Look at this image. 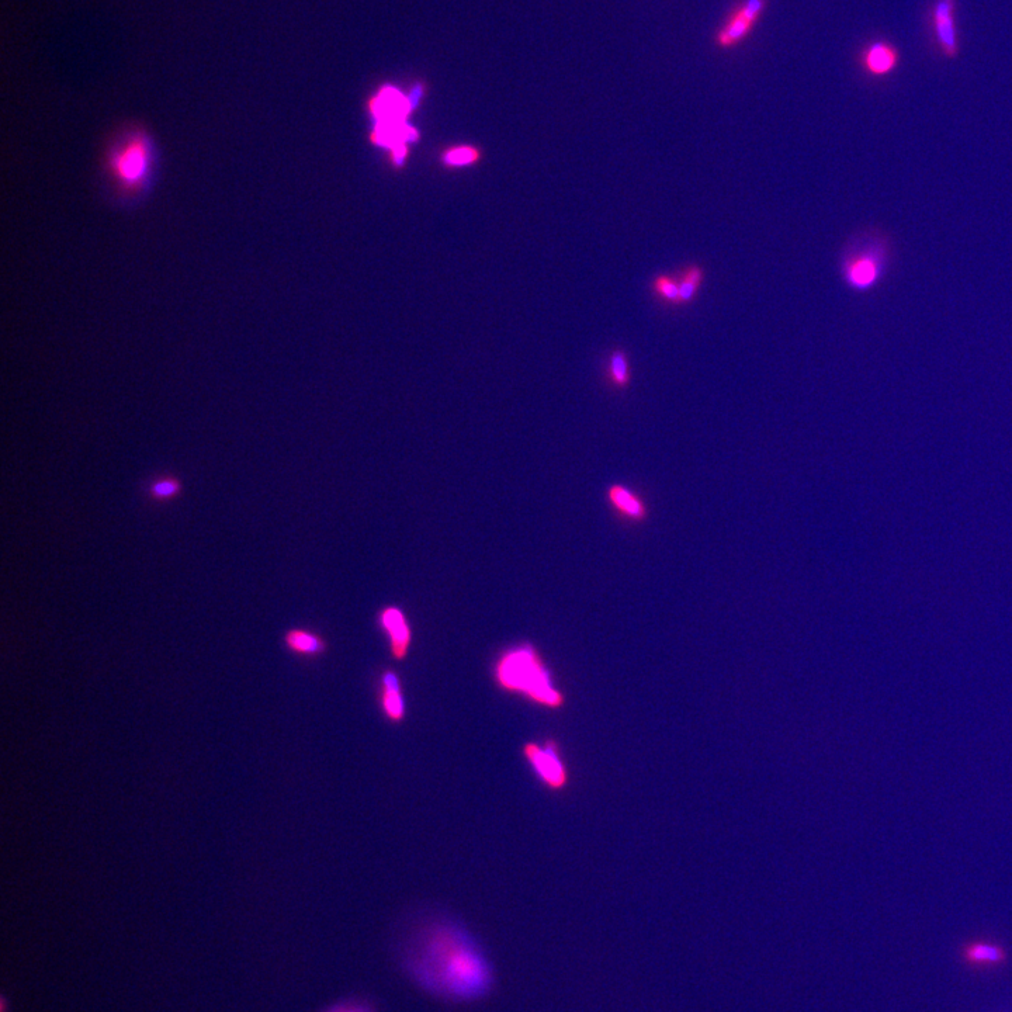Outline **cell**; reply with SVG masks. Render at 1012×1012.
Masks as SVG:
<instances>
[{"label": "cell", "instance_id": "cell-2", "mask_svg": "<svg viewBox=\"0 0 1012 1012\" xmlns=\"http://www.w3.org/2000/svg\"><path fill=\"white\" fill-rule=\"evenodd\" d=\"M157 169V147L147 128L130 124L113 135L103 158V173L114 196L137 200L144 196Z\"/></svg>", "mask_w": 1012, "mask_h": 1012}, {"label": "cell", "instance_id": "cell-6", "mask_svg": "<svg viewBox=\"0 0 1012 1012\" xmlns=\"http://www.w3.org/2000/svg\"><path fill=\"white\" fill-rule=\"evenodd\" d=\"M956 0H935L931 10L935 44L949 60L959 57V34L956 24Z\"/></svg>", "mask_w": 1012, "mask_h": 1012}, {"label": "cell", "instance_id": "cell-9", "mask_svg": "<svg viewBox=\"0 0 1012 1012\" xmlns=\"http://www.w3.org/2000/svg\"><path fill=\"white\" fill-rule=\"evenodd\" d=\"M379 699L381 712L391 723H401L407 716V702L400 675L395 670H386L380 677Z\"/></svg>", "mask_w": 1012, "mask_h": 1012}, {"label": "cell", "instance_id": "cell-17", "mask_svg": "<svg viewBox=\"0 0 1012 1012\" xmlns=\"http://www.w3.org/2000/svg\"><path fill=\"white\" fill-rule=\"evenodd\" d=\"M481 159V151L476 147H470V145H463V147H450L443 152L440 161L447 168H463V166H470L477 164Z\"/></svg>", "mask_w": 1012, "mask_h": 1012}, {"label": "cell", "instance_id": "cell-1", "mask_svg": "<svg viewBox=\"0 0 1012 1012\" xmlns=\"http://www.w3.org/2000/svg\"><path fill=\"white\" fill-rule=\"evenodd\" d=\"M397 959L419 989L450 1003H473L494 989L495 973L483 946L463 925L431 920L401 939Z\"/></svg>", "mask_w": 1012, "mask_h": 1012}, {"label": "cell", "instance_id": "cell-4", "mask_svg": "<svg viewBox=\"0 0 1012 1012\" xmlns=\"http://www.w3.org/2000/svg\"><path fill=\"white\" fill-rule=\"evenodd\" d=\"M522 754L543 785L553 790L566 788L567 768L556 741L546 740L542 744L528 741L522 747Z\"/></svg>", "mask_w": 1012, "mask_h": 1012}, {"label": "cell", "instance_id": "cell-8", "mask_svg": "<svg viewBox=\"0 0 1012 1012\" xmlns=\"http://www.w3.org/2000/svg\"><path fill=\"white\" fill-rule=\"evenodd\" d=\"M764 6L765 0H748L745 5L740 6L730 16L726 26L720 30L717 43L722 45V47H734V45L740 43L750 33L754 24L757 23L759 15L764 10Z\"/></svg>", "mask_w": 1012, "mask_h": 1012}, {"label": "cell", "instance_id": "cell-11", "mask_svg": "<svg viewBox=\"0 0 1012 1012\" xmlns=\"http://www.w3.org/2000/svg\"><path fill=\"white\" fill-rule=\"evenodd\" d=\"M899 61V51L892 44L883 43V41L869 45L862 55V64H864L866 72L872 76L892 74L899 65Z\"/></svg>", "mask_w": 1012, "mask_h": 1012}, {"label": "cell", "instance_id": "cell-14", "mask_svg": "<svg viewBox=\"0 0 1012 1012\" xmlns=\"http://www.w3.org/2000/svg\"><path fill=\"white\" fill-rule=\"evenodd\" d=\"M705 279V272L698 265L688 266L682 273L679 282V303L678 306L691 304L698 296L700 286Z\"/></svg>", "mask_w": 1012, "mask_h": 1012}, {"label": "cell", "instance_id": "cell-10", "mask_svg": "<svg viewBox=\"0 0 1012 1012\" xmlns=\"http://www.w3.org/2000/svg\"><path fill=\"white\" fill-rule=\"evenodd\" d=\"M376 124L379 123H405L408 113L411 112V102L400 90L386 88L381 90L379 96L374 97L370 103Z\"/></svg>", "mask_w": 1012, "mask_h": 1012}, {"label": "cell", "instance_id": "cell-13", "mask_svg": "<svg viewBox=\"0 0 1012 1012\" xmlns=\"http://www.w3.org/2000/svg\"><path fill=\"white\" fill-rule=\"evenodd\" d=\"M608 498L620 515L633 519V521H641L646 518L647 509L644 502L623 485H612L609 488Z\"/></svg>", "mask_w": 1012, "mask_h": 1012}, {"label": "cell", "instance_id": "cell-18", "mask_svg": "<svg viewBox=\"0 0 1012 1012\" xmlns=\"http://www.w3.org/2000/svg\"><path fill=\"white\" fill-rule=\"evenodd\" d=\"M651 289H653L655 296L660 298V300H663L664 303L678 306L679 282L677 279H674V277L668 275L655 277L653 283H651Z\"/></svg>", "mask_w": 1012, "mask_h": 1012}, {"label": "cell", "instance_id": "cell-20", "mask_svg": "<svg viewBox=\"0 0 1012 1012\" xmlns=\"http://www.w3.org/2000/svg\"><path fill=\"white\" fill-rule=\"evenodd\" d=\"M970 956L979 960H997L1000 958V951L994 946L976 945L970 951Z\"/></svg>", "mask_w": 1012, "mask_h": 1012}, {"label": "cell", "instance_id": "cell-7", "mask_svg": "<svg viewBox=\"0 0 1012 1012\" xmlns=\"http://www.w3.org/2000/svg\"><path fill=\"white\" fill-rule=\"evenodd\" d=\"M379 622L387 634L391 657L397 661L405 660L412 644V630L405 613L397 606H388L381 611Z\"/></svg>", "mask_w": 1012, "mask_h": 1012}, {"label": "cell", "instance_id": "cell-5", "mask_svg": "<svg viewBox=\"0 0 1012 1012\" xmlns=\"http://www.w3.org/2000/svg\"><path fill=\"white\" fill-rule=\"evenodd\" d=\"M886 269V253L880 248H869L854 253L842 266V277L856 293H868L878 286Z\"/></svg>", "mask_w": 1012, "mask_h": 1012}, {"label": "cell", "instance_id": "cell-3", "mask_svg": "<svg viewBox=\"0 0 1012 1012\" xmlns=\"http://www.w3.org/2000/svg\"><path fill=\"white\" fill-rule=\"evenodd\" d=\"M494 681L502 691L522 696L537 706L560 709L564 705L563 693L532 644H521L499 655L494 665Z\"/></svg>", "mask_w": 1012, "mask_h": 1012}, {"label": "cell", "instance_id": "cell-15", "mask_svg": "<svg viewBox=\"0 0 1012 1012\" xmlns=\"http://www.w3.org/2000/svg\"><path fill=\"white\" fill-rule=\"evenodd\" d=\"M183 490L182 481L175 476H162L155 478L148 485V498L155 502H168L179 497Z\"/></svg>", "mask_w": 1012, "mask_h": 1012}, {"label": "cell", "instance_id": "cell-16", "mask_svg": "<svg viewBox=\"0 0 1012 1012\" xmlns=\"http://www.w3.org/2000/svg\"><path fill=\"white\" fill-rule=\"evenodd\" d=\"M608 379L613 386L618 388H626L632 380V367H630L629 358L622 349L615 350L609 356Z\"/></svg>", "mask_w": 1012, "mask_h": 1012}, {"label": "cell", "instance_id": "cell-19", "mask_svg": "<svg viewBox=\"0 0 1012 1012\" xmlns=\"http://www.w3.org/2000/svg\"><path fill=\"white\" fill-rule=\"evenodd\" d=\"M322 1012H376V1008L366 998L350 997L328 1005Z\"/></svg>", "mask_w": 1012, "mask_h": 1012}, {"label": "cell", "instance_id": "cell-12", "mask_svg": "<svg viewBox=\"0 0 1012 1012\" xmlns=\"http://www.w3.org/2000/svg\"><path fill=\"white\" fill-rule=\"evenodd\" d=\"M284 646L291 653L304 655V657H315L327 651V643L317 633L307 629H290L284 634Z\"/></svg>", "mask_w": 1012, "mask_h": 1012}]
</instances>
